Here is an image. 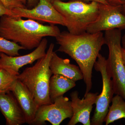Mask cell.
Instances as JSON below:
<instances>
[{
    "label": "cell",
    "mask_w": 125,
    "mask_h": 125,
    "mask_svg": "<svg viewBox=\"0 0 125 125\" xmlns=\"http://www.w3.org/2000/svg\"><path fill=\"white\" fill-rule=\"evenodd\" d=\"M79 93L74 91L70 94L73 115L67 125H75L81 123L83 125H90V115L93 105L95 104L98 93L89 92L81 99Z\"/></svg>",
    "instance_id": "8fae6325"
},
{
    "label": "cell",
    "mask_w": 125,
    "mask_h": 125,
    "mask_svg": "<svg viewBox=\"0 0 125 125\" xmlns=\"http://www.w3.org/2000/svg\"><path fill=\"white\" fill-rule=\"evenodd\" d=\"M122 12L125 16V3L121 6Z\"/></svg>",
    "instance_id": "484cf974"
},
{
    "label": "cell",
    "mask_w": 125,
    "mask_h": 125,
    "mask_svg": "<svg viewBox=\"0 0 125 125\" xmlns=\"http://www.w3.org/2000/svg\"><path fill=\"white\" fill-rule=\"evenodd\" d=\"M48 42L46 38L43 39L40 45L33 51L24 55L12 56L0 53V67L13 74L19 75L21 67L32 64L46 55Z\"/></svg>",
    "instance_id": "30bf717a"
},
{
    "label": "cell",
    "mask_w": 125,
    "mask_h": 125,
    "mask_svg": "<svg viewBox=\"0 0 125 125\" xmlns=\"http://www.w3.org/2000/svg\"><path fill=\"white\" fill-rule=\"evenodd\" d=\"M18 75H15L0 67V93L11 92Z\"/></svg>",
    "instance_id": "e0dca14e"
},
{
    "label": "cell",
    "mask_w": 125,
    "mask_h": 125,
    "mask_svg": "<svg viewBox=\"0 0 125 125\" xmlns=\"http://www.w3.org/2000/svg\"><path fill=\"white\" fill-rule=\"evenodd\" d=\"M122 118L125 119V100L121 96L116 94L112 99V105L109 106L104 122L106 125H109Z\"/></svg>",
    "instance_id": "2e32d148"
},
{
    "label": "cell",
    "mask_w": 125,
    "mask_h": 125,
    "mask_svg": "<svg viewBox=\"0 0 125 125\" xmlns=\"http://www.w3.org/2000/svg\"><path fill=\"white\" fill-rule=\"evenodd\" d=\"M60 45L58 51L67 54L76 62L82 73L86 86L84 95L92 89L93 68L102 47L105 44L102 32H87L74 34L64 31L55 38Z\"/></svg>",
    "instance_id": "6da1fadb"
},
{
    "label": "cell",
    "mask_w": 125,
    "mask_h": 125,
    "mask_svg": "<svg viewBox=\"0 0 125 125\" xmlns=\"http://www.w3.org/2000/svg\"><path fill=\"white\" fill-rule=\"evenodd\" d=\"M54 48V43H51L44 56L18 75V79L29 90L39 106L52 104L49 96V85L52 73L49 63Z\"/></svg>",
    "instance_id": "3957f363"
},
{
    "label": "cell",
    "mask_w": 125,
    "mask_h": 125,
    "mask_svg": "<svg viewBox=\"0 0 125 125\" xmlns=\"http://www.w3.org/2000/svg\"><path fill=\"white\" fill-rule=\"evenodd\" d=\"M121 30L115 29L105 31V44L109 49L107 59L108 69L111 77L114 94L125 100V67L122 58Z\"/></svg>",
    "instance_id": "5b68a950"
},
{
    "label": "cell",
    "mask_w": 125,
    "mask_h": 125,
    "mask_svg": "<svg viewBox=\"0 0 125 125\" xmlns=\"http://www.w3.org/2000/svg\"><path fill=\"white\" fill-rule=\"evenodd\" d=\"M49 67L53 75H61L75 82L83 79V73L79 67L71 64L69 59L60 57L55 52L52 54Z\"/></svg>",
    "instance_id": "5bb4252c"
},
{
    "label": "cell",
    "mask_w": 125,
    "mask_h": 125,
    "mask_svg": "<svg viewBox=\"0 0 125 125\" xmlns=\"http://www.w3.org/2000/svg\"></svg>",
    "instance_id": "83f0119b"
},
{
    "label": "cell",
    "mask_w": 125,
    "mask_h": 125,
    "mask_svg": "<svg viewBox=\"0 0 125 125\" xmlns=\"http://www.w3.org/2000/svg\"><path fill=\"white\" fill-rule=\"evenodd\" d=\"M94 67L100 72L102 79V92L98 95L95 104L96 109L92 117V125H102L108 112L110 104L114 94L113 83L108 69L107 59L99 54Z\"/></svg>",
    "instance_id": "8992f818"
},
{
    "label": "cell",
    "mask_w": 125,
    "mask_h": 125,
    "mask_svg": "<svg viewBox=\"0 0 125 125\" xmlns=\"http://www.w3.org/2000/svg\"><path fill=\"white\" fill-rule=\"evenodd\" d=\"M61 31L55 25H44L34 20H24L8 15L0 18V36L18 43L25 49L32 50L47 37H56Z\"/></svg>",
    "instance_id": "7a4b0ae2"
},
{
    "label": "cell",
    "mask_w": 125,
    "mask_h": 125,
    "mask_svg": "<svg viewBox=\"0 0 125 125\" xmlns=\"http://www.w3.org/2000/svg\"><path fill=\"white\" fill-rule=\"evenodd\" d=\"M121 45L122 49L125 51V33L123 37H122Z\"/></svg>",
    "instance_id": "cb8c5ba5"
},
{
    "label": "cell",
    "mask_w": 125,
    "mask_h": 125,
    "mask_svg": "<svg viewBox=\"0 0 125 125\" xmlns=\"http://www.w3.org/2000/svg\"><path fill=\"white\" fill-rule=\"evenodd\" d=\"M124 65H125V64H124Z\"/></svg>",
    "instance_id": "4316f807"
},
{
    "label": "cell",
    "mask_w": 125,
    "mask_h": 125,
    "mask_svg": "<svg viewBox=\"0 0 125 125\" xmlns=\"http://www.w3.org/2000/svg\"><path fill=\"white\" fill-rule=\"evenodd\" d=\"M81 0L86 3H89L90 2H92V1H95L101 4H108L105 0Z\"/></svg>",
    "instance_id": "603a6c76"
},
{
    "label": "cell",
    "mask_w": 125,
    "mask_h": 125,
    "mask_svg": "<svg viewBox=\"0 0 125 125\" xmlns=\"http://www.w3.org/2000/svg\"><path fill=\"white\" fill-rule=\"evenodd\" d=\"M54 7L64 19L65 27L74 34L86 32L89 26L97 20L99 3H86L81 0H71L67 2L53 0Z\"/></svg>",
    "instance_id": "277c9868"
},
{
    "label": "cell",
    "mask_w": 125,
    "mask_h": 125,
    "mask_svg": "<svg viewBox=\"0 0 125 125\" xmlns=\"http://www.w3.org/2000/svg\"><path fill=\"white\" fill-rule=\"evenodd\" d=\"M23 49H25L18 43L7 40L0 36V53L15 56L20 55L19 52Z\"/></svg>",
    "instance_id": "ac0fdd59"
},
{
    "label": "cell",
    "mask_w": 125,
    "mask_h": 125,
    "mask_svg": "<svg viewBox=\"0 0 125 125\" xmlns=\"http://www.w3.org/2000/svg\"><path fill=\"white\" fill-rule=\"evenodd\" d=\"M108 4L112 5H122L125 3V0H105Z\"/></svg>",
    "instance_id": "7402d4cb"
},
{
    "label": "cell",
    "mask_w": 125,
    "mask_h": 125,
    "mask_svg": "<svg viewBox=\"0 0 125 125\" xmlns=\"http://www.w3.org/2000/svg\"><path fill=\"white\" fill-rule=\"evenodd\" d=\"M11 92L22 110L26 123L33 125L39 106L26 86L18 79L13 86Z\"/></svg>",
    "instance_id": "7c38bea8"
},
{
    "label": "cell",
    "mask_w": 125,
    "mask_h": 125,
    "mask_svg": "<svg viewBox=\"0 0 125 125\" xmlns=\"http://www.w3.org/2000/svg\"><path fill=\"white\" fill-rule=\"evenodd\" d=\"M52 1L53 0H39L37 5L31 9L16 7L11 10L13 16L65 26L64 19L54 7Z\"/></svg>",
    "instance_id": "9c48e42d"
},
{
    "label": "cell",
    "mask_w": 125,
    "mask_h": 125,
    "mask_svg": "<svg viewBox=\"0 0 125 125\" xmlns=\"http://www.w3.org/2000/svg\"><path fill=\"white\" fill-rule=\"evenodd\" d=\"M75 86V82L71 79L61 75L53 74L50 78L49 85V96L52 103Z\"/></svg>",
    "instance_id": "9a60e30c"
},
{
    "label": "cell",
    "mask_w": 125,
    "mask_h": 125,
    "mask_svg": "<svg viewBox=\"0 0 125 125\" xmlns=\"http://www.w3.org/2000/svg\"><path fill=\"white\" fill-rule=\"evenodd\" d=\"M0 111L5 118L6 125H21L26 123L22 110L10 92L0 93Z\"/></svg>",
    "instance_id": "4fadbf2b"
},
{
    "label": "cell",
    "mask_w": 125,
    "mask_h": 125,
    "mask_svg": "<svg viewBox=\"0 0 125 125\" xmlns=\"http://www.w3.org/2000/svg\"><path fill=\"white\" fill-rule=\"evenodd\" d=\"M24 5L27 4V9H31L35 7L38 4L39 0H20Z\"/></svg>",
    "instance_id": "44dd1931"
},
{
    "label": "cell",
    "mask_w": 125,
    "mask_h": 125,
    "mask_svg": "<svg viewBox=\"0 0 125 125\" xmlns=\"http://www.w3.org/2000/svg\"><path fill=\"white\" fill-rule=\"evenodd\" d=\"M5 15H8L13 16V13L11 10L7 9L2 1L0 0V16Z\"/></svg>",
    "instance_id": "ffe728a7"
},
{
    "label": "cell",
    "mask_w": 125,
    "mask_h": 125,
    "mask_svg": "<svg viewBox=\"0 0 125 125\" xmlns=\"http://www.w3.org/2000/svg\"><path fill=\"white\" fill-rule=\"evenodd\" d=\"M121 6L99 3L98 17L86 32L94 33L115 29H125V16L122 12Z\"/></svg>",
    "instance_id": "ba28073f"
},
{
    "label": "cell",
    "mask_w": 125,
    "mask_h": 125,
    "mask_svg": "<svg viewBox=\"0 0 125 125\" xmlns=\"http://www.w3.org/2000/svg\"><path fill=\"white\" fill-rule=\"evenodd\" d=\"M5 7L10 10L16 7L27 8L20 0H0Z\"/></svg>",
    "instance_id": "d6986e66"
},
{
    "label": "cell",
    "mask_w": 125,
    "mask_h": 125,
    "mask_svg": "<svg viewBox=\"0 0 125 125\" xmlns=\"http://www.w3.org/2000/svg\"><path fill=\"white\" fill-rule=\"evenodd\" d=\"M122 58H123V62H124V64L125 65V51L122 48Z\"/></svg>",
    "instance_id": "d4e9b609"
},
{
    "label": "cell",
    "mask_w": 125,
    "mask_h": 125,
    "mask_svg": "<svg viewBox=\"0 0 125 125\" xmlns=\"http://www.w3.org/2000/svg\"><path fill=\"white\" fill-rule=\"evenodd\" d=\"M73 115L71 101L64 96L58 97L51 104L39 108L33 125H42L48 121L52 125H59L66 118Z\"/></svg>",
    "instance_id": "52a82bcc"
}]
</instances>
